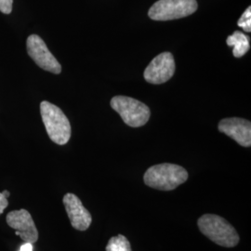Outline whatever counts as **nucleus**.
I'll list each match as a JSON object with an SVG mask.
<instances>
[{"mask_svg": "<svg viewBox=\"0 0 251 251\" xmlns=\"http://www.w3.org/2000/svg\"><path fill=\"white\" fill-rule=\"evenodd\" d=\"M238 26L243 28L244 31L251 33V8L249 7L243 13L242 16L238 20Z\"/></svg>", "mask_w": 251, "mask_h": 251, "instance_id": "ddd939ff", "label": "nucleus"}, {"mask_svg": "<svg viewBox=\"0 0 251 251\" xmlns=\"http://www.w3.org/2000/svg\"><path fill=\"white\" fill-rule=\"evenodd\" d=\"M6 220L9 227L15 230L16 235H19L24 242L34 244L38 240V231L32 216L26 209L10 211Z\"/></svg>", "mask_w": 251, "mask_h": 251, "instance_id": "6e6552de", "label": "nucleus"}, {"mask_svg": "<svg viewBox=\"0 0 251 251\" xmlns=\"http://www.w3.org/2000/svg\"><path fill=\"white\" fill-rule=\"evenodd\" d=\"M188 172L182 167L174 164H159L149 168L144 174V182L151 188L171 191L184 183Z\"/></svg>", "mask_w": 251, "mask_h": 251, "instance_id": "f257e3e1", "label": "nucleus"}, {"mask_svg": "<svg viewBox=\"0 0 251 251\" xmlns=\"http://www.w3.org/2000/svg\"><path fill=\"white\" fill-rule=\"evenodd\" d=\"M111 106L117 112L126 124L132 127L145 125L150 118V109L138 100L116 96L111 100Z\"/></svg>", "mask_w": 251, "mask_h": 251, "instance_id": "20e7f679", "label": "nucleus"}, {"mask_svg": "<svg viewBox=\"0 0 251 251\" xmlns=\"http://www.w3.org/2000/svg\"><path fill=\"white\" fill-rule=\"evenodd\" d=\"M26 47L29 56L40 68L56 75L62 72L61 64L49 50L40 36L31 35L27 38Z\"/></svg>", "mask_w": 251, "mask_h": 251, "instance_id": "423d86ee", "label": "nucleus"}, {"mask_svg": "<svg viewBox=\"0 0 251 251\" xmlns=\"http://www.w3.org/2000/svg\"><path fill=\"white\" fill-rule=\"evenodd\" d=\"M200 232L208 239L225 248H233L239 243V235L226 220L214 214H205L198 222Z\"/></svg>", "mask_w": 251, "mask_h": 251, "instance_id": "f03ea898", "label": "nucleus"}, {"mask_svg": "<svg viewBox=\"0 0 251 251\" xmlns=\"http://www.w3.org/2000/svg\"><path fill=\"white\" fill-rule=\"evenodd\" d=\"M40 114L50 139L59 145L67 144L71 138V125L63 111L44 100L40 103Z\"/></svg>", "mask_w": 251, "mask_h": 251, "instance_id": "7ed1b4c3", "label": "nucleus"}, {"mask_svg": "<svg viewBox=\"0 0 251 251\" xmlns=\"http://www.w3.org/2000/svg\"><path fill=\"white\" fill-rule=\"evenodd\" d=\"M105 250L106 251H131V248L130 243L126 236L119 234L109 240Z\"/></svg>", "mask_w": 251, "mask_h": 251, "instance_id": "f8f14e48", "label": "nucleus"}, {"mask_svg": "<svg viewBox=\"0 0 251 251\" xmlns=\"http://www.w3.org/2000/svg\"><path fill=\"white\" fill-rule=\"evenodd\" d=\"M175 73V62L171 52L157 55L144 71L145 80L153 85H160L170 80Z\"/></svg>", "mask_w": 251, "mask_h": 251, "instance_id": "0eeeda50", "label": "nucleus"}, {"mask_svg": "<svg viewBox=\"0 0 251 251\" xmlns=\"http://www.w3.org/2000/svg\"><path fill=\"white\" fill-rule=\"evenodd\" d=\"M13 0H0V11L4 14H9L12 11Z\"/></svg>", "mask_w": 251, "mask_h": 251, "instance_id": "4468645a", "label": "nucleus"}, {"mask_svg": "<svg viewBox=\"0 0 251 251\" xmlns=\"http://www.w3.org/2000/svg\"><path fill=\"white\" fill-rule=\"evenodd\" d=\"M2 194H3V195H4V196H5V197H6V198H9V191H7V190H5V191H3V192H2Z\"/></svg>", "mask_w": 251, "mask_h": 251, "instance_id": "f3484780", "label": "nucleus"}, {"mask_svg": "<svg viewBox=\"0 0 251 251\" xmlns=\"http://www.w3.org/2000/svg\"><path fill=\"white\" fill-rule=\"evenodd\" d=\"M9 206L8 198H6L2 192L0 193V215L3 213V211Z\"/></svg>", "mask_w": 251, "mask_h": 251, "instance_id": "2eb2a0df", "label": "nucleus"}, {"mask_svg": "<svg viewBox=\"0 0 251 251\" xmlns=\"http://www.w3.org/2000/svg\"><path fill=\"white\" fill-rule=\"evenodd\" d=\"M63 202L73 227L78 231L88 230L92 223V217L83 206L80 199L75 195L68 193L63 197Z\"/></svg>", "mask_w": 251, "mask_h": 251, "instance_id": "1a4fd4ad", "label": "nucleus"}, {"mask_svg": "<svg viewBox=\"0 0 251 251\" xmlns=\"http://www.w3.org/2000/svg\"><path fill=\"white\" fill-rule=\"evenodd\" d=\"M219 130L241 146L251 147V124L249 120L238 117L225 118L220 122Z\"/></svg>", "mask_w": 251, "mask_h": 251, "instance_id": "9d476101", "label": "nucleus"}, {"mask_svg": "<svg viewBox=\"0 0 251 251\" xmlns=\"http://www.w3.org/2000/svg\"><path fill=\"white\" fill-rule=\"evenodd\" d=\"M19 251H33V246L31 243H25Z\"/></svg>", "mask_w": 251, "mask_h": 251, "instance_id": "dca6fc26", "label": "nucleus"}, {"mask_svg": "<svg viewBox=\"0 0 251 251\" xmlns=\"http://www.w3.org/2000/svg\"><path fill=\"white\" fill-rule=\"evenodd\" d=\"M227 45L233 47V54L235 58H241L250 50V38L242 32L235 31L233 35L228 36Z\"/></svg>", "mask_w": 251, "mask_h": 251, "instance_id": "9b49d317", "label": "nucleus"}, {"mask_svg": "<svg viewBox=\"0 0 251 251\" xmlns=\"http://www.w3.org/2000/svg\"><path fill=\"white\" fill-rule=\"evenodd\" d=\"M197 9V0H158L149 9L148 15L153 21H171L187 17Z\"/></svg>", "mask_w": 251, "mask_h": 251, "instance_id": "39448f33", "label": "nucleus"}]
</instances>
